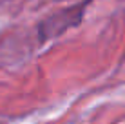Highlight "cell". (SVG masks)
<instances>
[{
    "instance_id": "obj_1",
    "label": "cell",
    "mask_w": 125,
    "mask_h": 124,
    "mask_svg": "<svg viewBox=\"0 0 125 124\" xmlns=\"http://www.w3.org/2000/svg\"><path fill=\"white\" fill-rule=\"evenodd\" d=\"M91 4V0H82V2L74 4V6L63 7L53 15H49L47 18H44L36 28V35H38V42L40 44H45V42H51L54 38L65 35L69 29L78 28L82 24L85 16V9Z\"/></svg>"
}]
</instances>
